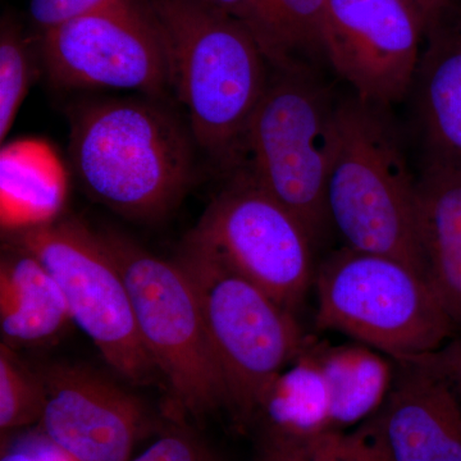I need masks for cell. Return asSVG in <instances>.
I'll use <instances>...</instances> for the list:
<instances>
[{
    "label": "cell",
    "mask_w": 461,
    "mask_h": 461,
    "mask_svg": "<svg viewBox=\"0 0 461 461\" xmlns=\"http://www.w3.org/2000/svg\"><path fill=\"white\" fill-rule=\"evenodd\" d=\"M417 185L390 108L354 94L339 99L338 142L327 186L330 227L345 248L393 258L429 280Z\"/></svg>",
    "instance_id": "cell-1"
},
{
    "label": "cell",
    "mask_w": 461,
    "mask_h": 461,
    "mask_svg": "<svg viewBox=\"0 0 461 461\" xmlns=\"http://www.w3.org/2000/svg\"><path fill=\"white\" fill-rule=\"evenodd\" d=\"M194 142L156 103L115 99L75 114L69 151L90 196L124 217L148 221L171 212L189 189Z\"/></svg>",
    "instance_id": "cell-2"
},
{
    "label": "cell",
    "mask_w": 461,
    "mask_h": 461,
    "mask_svg": "<svg viewBox=\"0 0 461 461\" xmlns=\"http://www.w3.org/2000/svg\"><path fill=\"white\" fill-rule=\"evenodd\" d=\"M168 50L172 89L189 115L195 144L236 163L271 65L235 18L198 0H149Z\"/></svg>",
    "instance_id": "cell-3"
},
{
    "label": "cell",
    "mask_w": 461,
    "mask_h": 461,
    "mask_svg": "<svg viewBox=\"0 0 461 461\" xmlns=\"http://www.w3.org/2000/svg\"><path fill=\"white\" fill-rule=\"evenodd\" d=\"M339 99L306 66L271 67L236 165L299 218L314 244L330 229L327 186Z\"/></svg>",
    "instance_id": "cell-4"
},
{
    "label": "cell",
    "mask_w": 461,
    "mask_h": 461,
    "mask_svg": "<svg viewBox=\"0 0 461 461\" xmlns=\"http://www.w3.org/2000/svg\"><path fill=\"white\" fill-rule=\"evenodd\" d=\"M176 260L195 288L227 408L241 426L250 423L306 344L294 312L190 236Z\"/></svg>",
    "instance_id": "cell-5"
},
{
    "label": "cell",
    "mask_w": 461,
    "mask_h": 461,
    "mask_svg": "<svg viewBox=\"0 0 461 461\" xmlns=\"http://www.w3.org/2000/svg\"><path fill=\"white\" fill-rule=\"evenodd\" d=\"M317 326L395 362L435 353L456 326L430 282L393 258L342 248L315 271Z\"/></svg>",
    "instance_id": "cell-6"
},
{
    "label": "cell",
    "mask_w": 461,
    "mask_h": 461,
    "mask_svg": "<svg viewBox=\"0 0 461 461\" xmlns=\"http://www.w3.org/2000/svg\"><path fill=\"white\" fill-rule=\"evenodd\" d=\"M102 238L126 284L142 344L175 408L199 418L227 406L198 296L184 267L117 233Z\"/></svg>",
    "instance_id": "cell-7"
},
{
    "label": "cell",
    "mask_w": 461,
    "mask_h": 461,
    "mask_svg": "<svg viewBox=\"0 0 461 461\" xmlns=\"http://www.w3.org/2000/svg\"><path fill=\"white\" fill-rule=\"evenodd\" d=\"M9 232V245L32 254L56 278L72 321L121 377L133 384L160 377L139 335L122 275L100 233L76 220Z\"/></svg>",
    "instance_id": "cell-8"
},
{
    "label": "cell",
    "mask_w": 461,
    "mask_h": 461,
    "mask_svg": "<svg viewBox=\"0 0 461 461\" xmlns=\"http://www.w3.org/2000/svg\"><path fill=\"white\" fill-rule=\"evenodd\" d=\"M190 238L294 312L314 284L313 239L247 173L211 203Z\"/></svg>",
    "instance_id": "cell-9"
},
{
    "label": "cell",
    "mask_w": 461,
    "mask_h": 461,
    "mask_svg": "<svg viewBox=\"0 0 461 461\" xmlns=\"http://www.w3.org/2000/svg\"><path fill=\"white\" fill-rule=\"evenodd\" d=\"M41 57L59 86L136 90L150 96L172 87L165 35L149 0H120L42 32Z\"/></svg>",
    "instance_id": "cell-10"
},
{
    "label": "cell",
    "mask_w": 461,
    "mask_h": 461,
    "mask_svg": "<svg viewBox=\"0 0 461 461\" xmlns=\"http://www.w3.org/2000/svg\"><path fill=\"white\" fill-rule=\"evenodd\" d=\"M424 29L402 0H327L326 60L357 98L391 108L411 93Z\"/></svg>",
    "instance_id": "cell-11"
},
{
    "label": "cell",
    "mask_w": 461,
    "mask_h": 461,
    "mask_svg": "<svg viewBox=\"0 0 461 461\" xmlns=\"http://www.w3.org/2000/svg\"><path fill=\"white\" fill-rule=\"evenodd\" d=\"M41 429L74 461H129L148 423L139 402L98 373L76 366L41 372Z\"/></svg>",
    "instance_id": "cell-12"
},
{
    "label": "cell",
    "mask_w": 461,
    "mask_h": 461,
    "mask_svg": "<svg viewBox=\"0 0 461 461\" xmlns=\"http://www.w3.org/2000/svg\"><path fill=\"white\" fill-rule=\"evenodd\" d=\"M393 386L355 436L381 461H461V397L412 362H395Z\"/></svg>",
    "instance_id": "cell-13"
},
{
    "label": "cell",
    "mask_w": 461,
    "mask_h": 461,
    "mask_svg": "<svg viewBox=\"0 0 461 461\" xmlns=\"http://www.w3.org/2000/svg\"><path fill=\"white\" fill-rule=\"evenodd\" d=\"M409 94L423 166L461 171V0L427 23Z\"/></svg>",
    "instance_id": "cell-14"
},
{
    "label": "cell",
    "mask_w": 461,
    "mask_h": 461,
    "mask_svg": "<svg viewBox=\"0 0 461 461\" xmlns=\"http://www.w3.org/2000/svg\"><path fill=\"white\" fill-rule=\"evenodd\" d=\"M417 215L427 277L461 330V171L423 166Z\"/></svg>",
    "instance_id": "cell-15"
},
{
    "label": "cell",
    "mask_w": 461,
    "mask_h": 461,
    "mask_svg": "<svg viewBox=\"0 0 461 461\" xmlns=\"http://www.w3.org/2000/svg\"><path fill=\"white\" fill-rule=\"evenodd\" d=\"M72 321L63 291L32 254L8 245L0 263V327L14 344H36Z\"/></svg>",
    "instance_id": "cell-16"
},
{
    "label": "cell",
    "mask_w": 461,
    "mask_h": 461,
    "mask_svg": "<svg viewBox=\"0 0 461 461\" xmlns=\"http://www.w3.org/2000/svg\"><path fill=\"white\" fill-rule=\"evenodd\" d=\"M312 350L329 384L330 427L362 424L378 411L393 386L395 363L369 346L313 344Z\"/></svg>",
    "instance_id": "cell-17"
},
{
    "label": "cell",
    "mask_w": 461,
    "mask_h": 461,
    "mask_svg": "<svg viewBox=\"0 0 461 461\" xmlns=\"http://www.w3.org/2000/svg\"><path fill=\"white\" fill-rule=\"evenodd\" d=\"M2 220L9 230L50 222L66 195L65 173L53 151L39 141L2 150Z\"/></svg>",
    "instance_id": "cell-18"
},
{
    "label": "cell",
    "mask_w": 461,
    "mask_h": 461,
    "mask_svg": "<svg viewBox=\"0 0 461 461\" xmlns=\"http://www.w3.org/2000/svg\"><path fill=\"white\" fill-rule=\"evenodd\" d=\"M258 417L264 429L305 444L330 427L329 384L306 341L299 357L282 371L264 396Z\"/></svg>",
    "instance_id": "cell-19"
},
{
    "label": "cell",
    "mask_w": 461,
    "mask_h": 461,
    "mask_svg": "<svg viewBox=\"0 0 461 461\" xmlns=\"http://www.w3.org/2000/svg\"><path fill=\"white\" fill-rule=\"evenodd\" d=\"M326 7L327 0H254L251 35L271 67L315 68L326 60Z\"/></svg>",
    "instance_id": "cell-20"
},
{
    "label": "cell",
    "mask_w": 461,
    "mask_h": 461,
    "mask_svg": "<svg viewBox=\"0 0 461 461\" xmlns=\"http://www.w3.org/2000/svg\"><path fill=\"white\" fill-rule=\"evenodd\" d=\"M45 391L41 375L27 371L7 345L0 348V429L41 423Z\"/></svg>",
    "instance_id": "cell-21"
},
{
    "label": "cell",
    "mask_w": 461,
    "mask_h": 461,
    "mask_svg": "<svg viewBox=\"0 0 461 461\" xmlns=\"http://www.w3.org/2000/svg\"><path fill=\"white\" fill-rule=\"evenodd\" d=\"M32 56L20 27L3 20L0 32V140L7 138L32 83Z\"/></svg>",
    "instance_id": "cell-22"
},
{
    "label": "cell",
    "mask_w": 461,
    "mask_h": 461,
    "mask_svg": "<svg viewBox=\"0 0 461 461\" xmlns=\"http://www.w3.org/2000/svg\"><path fill=\"white\" fill-rule=\"evenodd\" d=\"M131 461H222L199 437L172 429Z\"/></svg>",
    "instance_id": "cell-23"
},
{
    "label": "cell",
    "mask_w": 461,
    "mask_h": 461,
    "mask_svg": "<svg viewBox=\"0 0 461 461\" xmlns=\"http://www.w3.org/2000/svg\"><path fill=\"white\" fill-rule=\"evenodd\" d=\"M303 445L309 461H381L354 432L327 430Z\"/></svg>",
    "instance_id": "cell-24"
},
{
    "label": "cell",
    "mask_w": 461,
    "mask_h": 461,
    "mask_svg": "<svg viewBox=\"0 0 461 461\" xmlns=\"http://www.w3.org/2000/svg\"><path fill=\"white\" fill-rule=\"evenodd\" d=\"M120 0H30V16L42 32L89 16Z\"/></svg>",
    "instance_id": "cell-25"
},
{
    "label": "cell",
    "mask_w": 461,
    "mask_h": 461,
    "mask_svg": "<svg viewBox=\"0 0 461 461\" xmlns=\"http://www.w3.org/2000/svg\"><path fill=\"white\" fill-rule=\"evenodd\" d=\"M447 382L454 388L455 393L461 397V336L446 342L435 353L421 357L420 359L411 360Z\"/></svg>",
    "instance_id": "cell-26"
},
{
    "label": "cell",
    "mask_w": 461,
    "mask_h": 461,
    "mask_svg": "<svg viewBox=\"0 0 461 461\" xmlns=\"http://www.w3.org/2000/svg\"><path fill=\"white\" fill-rule=\"evenodd\" d=\"M258 461H309V457L302 442L263 429Z\"/></svg>",
    "instance_id": "cell-27"
},
{
    "label": "cell",
    "mask_w": 461,
    "mask_h": 461,
    "mask_svg": "<svg viewBox=\"0 0 461 461\" xmlns=\"http://www.w3.org/2000/svg\"><path fill=\"white\" fill-rule=\"evenodd\" d=\"M206 7L235 18L251 32L254 23V0H198Z\"/></svg>",
    "instance_id": "cell-28"
},
{
    "label": "cell",
    "mask_w": 461,
    "mask_h": 461,
    "mask_svg": "<svg viewBox=\"0 0 461 461\" xmlns=\"http://www.w3.org/2000/svg\"><path fill=\"white\" fill-rule=\"evenodd\" d=\"M402 2L405 3L426 26L430 18L435 16L437 12L441 11L450 0H402Z\"/></svg>",
    "instance_id": "cell-29"
}]
</instances>
